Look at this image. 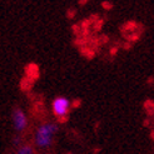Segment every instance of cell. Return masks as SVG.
I'll return each instance as SVG.
<instances>
[{
    "label": "cell",
    "instance_id": "1",
    "mask_svg": "<svg viewBox=\"0 0 154 154\" xmlns=\"http://www.w3.org/2000/svg\"><path fill=\"white\" fill-rule=\"evenodd\" d=\"M57 130H58L57 124L47 123V124L40 125L35 133V143H36L38 147H42V148L49 147L51 144L54 134L57 133Z\"/></svg>",
    "mask_w": 154,
    "mask_h": 154
},
{
    "label": "cell",
    "instance_id": "2",
    "mask_svg": "<svg viewBox=\"0 0 154 154\" xmlns=\"http://www.w3.org/2000/svg\"><path fill=\"white\" fill-rule=\"evenodd\" d=\"M69 109H70V102L66 98L59 97L55 98L53 102V112L58 118H64L68 115Z\"/></svg>",
    "mask_w": 154,
    "mask_h": 154
},
{
    "label": "cell",
    "instance_id": "3",
    "mask_svg": "<svg viewBox=\"0 0 154 154\" xmlns=\"http://www.w3.org/2000/svg\"><path fill=\"white\" fill-rule=\"evenodd\" d=\"M26 117H25V113L23 112L21 109H14L13 112V124L14 128L18 130V132H21L26 128Z\"/></svg>",
    "mask_w": 154,
    "mask_h": 154
},
{
    "label": "cell",
    "instance_id": "4",
    "mask_svg": "<svg viewBox=\"0 0 154 154\" xmlns=\"http://www.w3.org/2000/svg\"><path fill=\"white\" fill-rule=\"evenodd\" d=\"M33 153H34V150L30 145H23L18 150V154H33Z\"/></svg>",
    "mask_w": 154,
    "mask_h": 154
}]
</instances>
